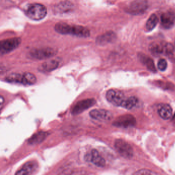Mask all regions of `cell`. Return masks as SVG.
<instances>
[{
  "label": "cell",
  "instance_id": "obj_1",
  "mask_svg": "<svg viewBox=\"0 0 175 175\" xmlns=\"http://www.w3.org/2000/svg\"><path fill=\"white\" fill-rule=\"evenodd\" d=\"M58 33L62 35H72L81 38H87L90 36L89 29L81 25H70L64 22H59L54 25Z\"/></svg>",
  "mask_w": 175,
  "mask_h": 175
},
{
  "label": "cell",
  "instance_id": "obj_2",
  "mask_svg": "<svg viewBox=\"0 0 175 175\" xmlns=\"http://www.w3.org/2000/svg\"><path fill=\"white\" fill-rule=\"evenodd\" d=\"M149 50L155 56H171L174 53V47L172 44L165 41H156L150 44Z\"/></svg>",
  "mask_w": 175,
  "mask_h": 175
},
{
  "label": "cell",
  "instance_id": "obj_3",
  "mask_svg": "<svg viewBox=\"0 0 175 175\" xmlns=\"http://www.w3.org/2000/svg\"><path fill=\"white\" fill-rule=\"evenodd\" d=\"M47 14V9L45 6L39 3H34L30 5L26 11L27 17L32 20H42Z\"/></svg>",
  "mask_w": 175,
  "mask_h": 175
},
{
  "label": "cell",
  "instance_id": "obj_4",
  "mask_svg": "<svg viewBox=\"0 0 175 175\" xmlns=\"http://www.w3.org/2000/svg\"><path fill=\"white\" fill-rule=\"evenodd\" d=\"M115 147L118 153L124 158L130 159L133 156L134 152L131 145L123 139H117L115 142Z\"/></svg>",
  "mask_w": 175,
  "mask_h": 175
},
{
  "label": "cell",
  "instance_id": "obj_5",
  "mask_svg": "<svg viewBox=\"0 0 175 175\" xmlns=\"http://www.w3.org/2000/svg\"><path fill=\"white\" fill-rule=\"evenodd\" d=\"M21 43V39L19 37H14L4 40L0 42V53L3 54L12 51L18 47Z\"/></svg>",
  "mask_w": 175,
  "mask_h": 175
},
{
  "label": "cell",
  "instance_id": "obj_6",
  "mask_svg": "<svg viewBox=\"0 0 175 175\" xmlns=\"http://www.w3.org/2000/svg\"><path fill=\"white\" fill-rule=\"evenodd\" d=\"M106 98L109 102L116 106H122L126 99L124 93L118 89H109L106 94Z\"/></svg>",
  "mask_w": 175,
  "mask_h": 175
},
{
  "label": "cell",
  "instance_id": "obj_7",
  "mask_svg": "<svg viewBox=\"0 0 175 175\" xmlns=\"http://www.w3.org/2000/svg\"><path fill=\"white\" fill-rule=\"evenodd\" d=\"M57 51L51 47H44L41 49H34L29 53L30 57L33 59L43 60L52 57L56 55Z\"/></svg>",
  "mask_w": 175,
  "mask_h": 175
},
{
  "label": "cell",
  "instance_id": "obj_8",
  "mask_svg": "<svg viewBox=\"0 0 175 175\" xmlns=\"http://www.w3.org/2000/svg\"><path fill=\"white\" fill-rule=\"evenodd\" d=\"M148 7L147 2L146 1H134L131 2L126 8L127 12L134 15H137L145 12Z\"/></svg>",
  "mask_w": 175,
  "mask_h": 175
},
{
  "label": "cell",
  "instance_id": "obj_9",
  "mask_svg": "<svg viewBox=\"0 0 175 175\" xmlns=\"http://www.w3.org/2000/svg\"><path fill=\"white\" fill-rule=\"evenodd\" d=\"M96 103L95 99H87L79 101L71 109L73 115H77L82 113L85 110L89 109Z\"/></svg>",
  "mask_w": 175,
  "mask_h": 175
},
{
  "label": "cell",
  "instance_id": "obj_10",
  "mask_svg": "<svg viewBox=\"0 0 175 175\" xmlns=\"http://www.w3.org/2000/svg\"><path fill=\"white\" fill-rule=\"evenodd\" d=\"M89 116L94 119L101 121H110L113 116L111 112L103 109H95L89 113Z\"/></svg>",
  "mask_w": 175,
  "mask_h": 175
},
{
  "label": "cell",
  "instance_id": "obj_11",
  "mask_svg": "<svg viewBox=\"0 0 175 175\" xmlns=\"http://www.w3.org/2000/svg\"><path fill=\"white\" fill-rule=\"evenodd\" d=\"M136 119L131 115H125L119 117L114 122L113 125L120 127H133L136 124Z\"/></svg>",
  "mask_w": 175,
  "mask_h": 175
},
{
  "label": "cell",
  "instance_id": "obj_12",
  "mask_svg": "<svg viewBox=\"0 0 175 175\" xmlns=\"http://www.w3.org/2000/svg\"><path fill=\"white\" fill-rule=\"evenodd\" d=\"M85 159L87 161L91 162L98 167L103 168L105 166V160L96 150H92L90 153L86 154Z\"/></svg>",
  "mask_w": 175,
  "mask_h": 175
},
{
  "label": "cell",
  "instance_id": "obj_13",
  "mask_svg": "<svg viewBox=\"0 0 175 175\" xmlns=\"http://www.w3.org/2000/svg\"><path fill=\"white\" fill-rule=\"evenodd\" d=\"M161 24L164 28H171L175 24V14L172 11L164 12L161 16Z\"/></svg>",
  "mask_w": 175,
  "mask_h": 175
},
{
  "label": "cell",
  "instance_id": "obj_14",
  "mask_svg": "<svg viewBox=\"0 0 175 175\" xmlns=\"http://www.w3.org/2000/svg\"><path fill=\"white\" fill-rule=\"evenodd\" d=\"M38 165L36 162H27L22 168L17 171L15 175H32L35 171H36Z\"/></svg>",
  "mask_w": 175,
  "mask_h": 175
},
{
  "label": "cell",
  "instance_id": "obj_15",
  "mask_svg": "<svg viewBox=\"0 0 175 175\" xmlns=\"http://www.w3.org/2000/svg\"><path fill=\"white\" fill-rule=\"evenodd\" d=\"M158 113L163 119L169 120L172 116V108L169 104H161L158 108Z\"/></svg>",
  "mask_w": 175,
  "mask_h": 175
},
{
  "label": "cell",
  "instance_id": "obj_16",
  "mask_svg": "<svg viewBox=\"0 0 175 175\" xmlns=\"http://www.w3.org/2000/svg\"><path fill=\"white\" fill-rule=\"evenodd\" d=\"M116 38V36L113 32H107L97 37L96 43L100 45H103L113 42Z\"/></svg>",
  "mask_w": 175,
  "mask_h": 175
},
{
  "label": "cell",
  "instance_id": "obj_17",
  "mask_svg": "<svg viewBox=\"0 0 175 175\" xmlns=\"http://www.w3.org/2000/svg\"><path fill=\"white\" fill-rule=\"evenodd\" d=\"M49 135V134L45 131H40L33 134L28 142L30 145H36L42 142Z\"/></svg>",
  "mask_w": 175,
  "mask_h": 175
},
{
  "label": "cell",
  "instance_id": "obj_18",
  "mask_svg": "<svg viewBox=\"0 0 175 175\" xmlns=\"http://www.w3.org/2000/svg\"><path fill=\"white\" fill-rule=\"evenodd\" d=\"M59 62L56 60H50L45 62L41 65V70L46 72H50L57 68Z\"/></svg>",
  "mask_w": 175,
  "mask_h": 175
},
{
  "label": "cell",
  "instance_id": "obj_19",
  "mask_svg": "<svg viewBox=\"0 0 175 175\" xmlns=\"http://www.w3.org/2000/svg\"><path fill=\"white\" fill-rule=\"evenodd\" d=\"M139 57L140 60L147 67V68H148V70L152 72L156 71L154 61L152 60V59H151L147 56H145L143 53L140 54Z\"/></svg>",
  "mask_w": 175,
  "mask_h": 175
},
{
  "label": "cell",
  "instance_id": "obj_20",
  "mask_svg": "<svg viewBox=\"0 0 175 175\" xmlns=\"http://www.w3.org/2000/svg\"><path fill=\"white\" fill-rule=\"evenodd\" d=\"M73 7V4L70 2H61L58 4L57 7L55 8L56 11L59 13H66Z\"/></svg>",
  "mask_w": 175,
  "mask_h": 175
},
{
  "label": "cell",
  "instance_id": "obj_21",
  "mask_svg": "<svg viewBox=\"0 0 175 175\" xmlns=\"http://www.w3.org/2000/svg\"><path fill=\"white\" fill-rule=\"evenodd\" d=\"M36 78L35 75L30 73H25L23 74L22 83V84L25 85H32L36 83Z\"/></svg>",
  "mask_w": 175,
  "mask_h": 175
},
{
  "label": "cell",
  "instance_id": "obj_22",
  "mask_svg": "<svg viewBox=\"0 0 175 175\" xmlns=\"http://www.w3.org/2000/svg\"><path fill=\"white\" fill-rule=\"evenodd\" d=\"M138 102V99L137 98L134 96H131L126 98L121 107L127 109H131L137 105Z\"/></svg>",
  "mask_w": 175,
  "mask_h": 175
},
{
  "label": "cell",
  "instance_id": "obj_23",
  "mask_svg": "<svg viewBox=\"0 0 175 175\" xmlns=\"http://www.w3.org/2000/svg\"><path fill=\"white\" fill-rule=\"evenodd\" d=\"M23 75L18 73H12L5 78V81L9 83H22Z\"/></svg>",
  "mask_w": 175,
  "mask_h": 175
},
{
  "label": "cell",
  "instance_id": "obj_24",
  "mask_svg": "<svg viewBox=\"0 0 175 175\" xmlns=\"http://www.w3.org/2000/svg\"><path fill=\"white\" fill-rule=\"evenodd\" d=\"M158 18L155 14H152L146 23V29L148 31L153 30L158 22Z\"/></svg>",
  "mask_w": 175,
  "mask_h": 175
},
{
  "label": "cell",
  "instance_id": "obj_25",
  "mask_svg": "<svg viewBox=\"0 0 175 175\" xmlns=\"http://www.w3.org/2000/svg\"><path fill=\"white\" fill-rule=\"evenodd\" d=\"M134 175H158V174L149 169H142L137 171Z\"/></svg>",
  "mask_w": 175,
  "mask_h": 175
},
{
  "label": "cell",
  "instance_id": "obj_26",
  "mask_svg": "<svg viewBox=\"0 0 175 175\" xmlns=\"http://www.w3.org/2000/svg\"><path fill=\"white\" fill-rule=\"evenodd\" d=\"M168 66V63L164 59H161L158 63V68L160 71H164Z\"/></svg>",
  "mask_w": 175,
  "mask_h": 175
},
{
  "label": "cell",
  "instance_id": "obj_27",
  "mask_svg": "<svg viewBox=\"0 0 175 175\" xmlns=\"http://www.w3.org/2000/svg\"><path fill=\"white\" fill-rule=\"evenodd\" d=\"M60 175H83L82 172H80L75 170H70L66 171L62 173Z\"/></svg>",
  "mask_w": 175,
  "mask_h": 175
},
{
  "label": "cell",
  "instance_id": "obj_28",
  "mask_svg": "<svg viewBox=\"0 0 175 175\" xmlns=\"http://www.w3.org/2000/svg\"><path fill=\"white\" fill-rule=\"evenodd\" d=\"M0 100H1V106H2V104H3V102H4V99L3 98V97L1 96V99H0Z\"/></svg>",
  "mask_w": 175,
  "mask_h": 175
}]
</instances>
